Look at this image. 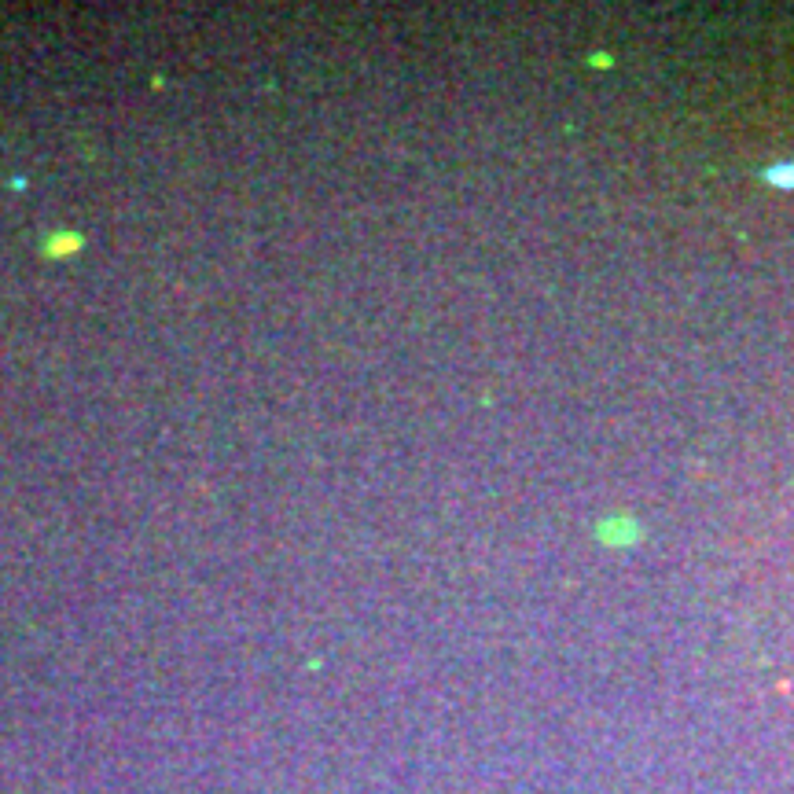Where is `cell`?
I'll return each mask as SVG.
<instances>
[{
    "mask_svg": "<svg viewBox=\"0 0 794 794\" xmlns=\"http://www.w3.org/2000/svg\"><path fill=\"white\" fill-rule=\"evenodd\" d=\"M765 181L776 184V188H791V184H794V166H791V162L769 166V170H765Z\"/></svg>",
    "mask_w": 794,
    "mask_h": 794,
    "instance_id": "6da1fadb",
    "label": "cell"
}]
</instances>
